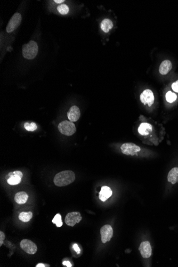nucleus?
Returning a JSON list of instances; mask_svg holds the SVG:
<instances>
[{"mask_svg": "<svg viewBox=\"0 0 178 267\" xmlns=\"http://www.w3.org/2000/svg\"><path fill=\"white\" fill-rule=\"evenodd\" d=\"M22 55L27 59H33L38 52V45L35 41H30L22 46Z\"/></svg>", "mask_w": 178, "mask_h": 267, "instance_id": "obj_2", "label": "nucleus"}, {"mask_svg": "<svg viewBox=\"0 0 178 267\" xmlns=\"http://www.w3.org/2000/svg\"><path fill=\"white\" fill-rule=\"evenodd\" d=\"M177 98L176 95L175 94V93H173L171 91H168L166 94V99L167 102L170 103H172L175 102Z\"/></svg>", "mask_w": 178, "mask_h": 267, "instance_id": "obj_20", "label": "nucleus"}, {"mask_svg": "<svg viewBox=\"0 0 178 267\" xmlns=\"http://www.w3.org/2000/svg\"><path fill=\"white\" fill-rule=\"evenodd\" d=\"M140 101L145 105H147L149 107L152 106L154 102V93L152 90L147 89L143 91L140 96Z\"/></svg>", "mask_w": 178, "mask_h": 267, "instance_id": "obj_9", "label": "nucleus"}, {"mask_svg": "<svg viewBox=\"0 0 178 267\" xmlns=\"http://www.w3.org/2000/svg\"><path fill=\"white\" fill-rule=\"evenodd\" d=\"M5 234L3 232H0V246L3 244V241L5 239Z\"/></svg>", "mask_w": 178, "mask_h": 267, "instance_id": "obj_24", "label": "nucleus"}, {"mask_svg": "<svg viewBox=\"0 0 178 267\" xmlns=\"http://www.w3.org/2000/svg\"><path fill=\"white\" fill-rule=\"evenodd\" d=\"M139 250L143 258H150L152 254V248L148 241H143L140 245Z\"/></svg>", "mask_w": 178, "mask_h": 267, "instance_id": "obj_10", "label": "nucleus"}, {"mask_svg": "<svg viewBox=\"0 0 178 267\" xmlns=\"http://www.w3.org/2000/svg\"><path fill=\"white\" fill-rule=\"evenodd\" d=\"M58 11H59L61 15H66L68 13L69 7L66 4H61L60 6H58L57 7Z\"/></svg>", "mask_w": 178, "mask_h": 267, "instance_id": "obj_23", "label": "nucleus"}, {"mask_svg": "<svg viewBox=\"0 0 178 267\" xmlns=\"http://www.w3.org/2000/svg\"><path fill=\"white\" fill-rule=\"evenodd\" d=\"M7 176L9 178L7 179V182L10 185H16L21 183V178L16 175H14L13 173L10 172L8 174Z\"/></svg>", "mask_w": 178, "mask_h": 267, "instance_id": "obj_17", "label": "nucleus"}, {"mask_svg": "<svg viewBox=\"0 0 178 267\" xmlns=\"http://www.w3.org/2000/svg\"><path fill=\"white\" fill-rule=\"evenodd\" d=\"M36 267H45V265H44V264H38L36 266Z\"/></svg>", "mask_w": 178, "mask_h": 267, "instance_id": "obj_30", "label": "nucleus"}, {"mask_svg": "<svg viewBox=\"0 0 178 267\" xmlns=\"http://www.w3.org/2000/svg\"><path fill=\"white\" fill-rule=\"evenodd\" d=\"M167 180L173 185L178 183V167H174L170 171L167 176Z\"/></svg>", "mask_w": 178, "mask_h": 267, "instance_id": "obj_14", "label": "nucleus"}, {"mask_svg": "<svg viewBox=\"0 0 178 267\" xmlns=\"http://www.w3.org/2000/svg\"><path fill=\"white\" fill-rule=\"evenodd\" d=\"M63 265H66V267H72V264L70 263V262L69 261H63Z\"/></svg>", "mask_w": 178, "mask_h": 267, "instance_id": "obj_28", "label": "nucleus"}, {"mask_svg": "<svg viewBox=\"0 0 178 267\" xmlns=\"http://www.w3.org/2000/svg\"><path fill=\"white\" fill-rule=\"evenodd\" d=\"M172 68V64L169 60H166L162 61L159 68V72L162 75H166L170 72Z\"/></svg>", "mask_w": 178, "mask_h": 267, "instance_id": "obj_12", "label": "nucleus"}, {"mask_svg": "<svg viewBox=\"0 0 178 267\" xmlns=\"http://www.w3.org/2000/svg\"><path fill=\"white\" fill-rule=\"evenodd\" d=\"M81 214L79 212H73L67 214L65 217V223L68 226L73 227L82 220Z\"/></svg>", "mask_w": 178, "mask_h": 267, "instance_id": "obj_6", "label": "nucleus"}, {"mask_svg": "<svg viewBox=\"0 0 178 267\" xmlns=\"http://www.w3.org/2000/svg\"><path fill=\"white\" fill-rule=\"evenodd\" d=\"M52 222L56 224L57 227H61L63 226V222L61 220V216L60 214H57L52 220Z\"/></svg>", "mask_w": 178, "mask_h": 267, "instance_id": "obj_21", "label": "nucleus"}, {"mask_svg": "<svg viewBox=\"0 0 178 267\" xmlns=\"http://www.w3.org/2000/svg\"><path fill=\"white\" fill-rule=\"evenodd\" d=\"M64 1H65L64 0H55L54 1V2L57 3H61L64 2Z\"/></svg>", "mask_w": 178, "mask_h": 267, "instance_id": "obj_29", "label": "nucleus"}, {"mask_svg": "<svg viewBox=\"0 0 178 267\" xmlns=\"http://www.w3.org/2000/svg\"><path fill=\"white\" fill-rule=\"evenodd\" d=\"M58 129L61 134L67 136H71L76 131L74 124L71 121H64L58 125Z\"/></svg>", "mask_w": 178, "mask_h": 267, "instance_id": "obj_3", "label": "nucleus"}, {"mask_svg": "<svg viewBox=\"0 0 178 267\" xmlns=\"http://www.w3.org/2000/svg\"><path fill=\"white\" fill-rule=\"evenodd\" d=\"M73 249H74V250L77 253V254H79L80 253V252H81V250H80V249L79 248V247H78L77 244H75L73 245Z\"/></svg>", "mask_w": 178, "mask_h": 267, "instance_id": "obj_26", "label": "nucleus"}, {"mask_svg": "<svg viewBox=\"0 0 178 267\" xmlns=\"http://www.w3.org/2000/svg\"><path fill=\"white\" fill-rule=\"evenodd\" d=\"M75 180V175L73 171H63L58 173L54 178V184L58 187H64L72 184Z\"/></svg>", "mask_w": 178, "mask_h": 267, "instance_id": "obj_1", "label": "nucleus"}, {"mask_svg": "<svg viewBox=\"0 0 178 267\" xmlns=\"http://www.w3.org/2000/svg\"><path fill=\"white\" fill-rule=\"evenodd\" d=\"M12 173H13V174H14V175H17V176H20L21 178H22L23 175H22V173L21 172V171H15V172H13Z\"/></svg>", "mask_w": 178, "mask_h": 267, "instance_id": "obj_27", "label": "nucleus"}, {"mask_svg": "<svg viewBox=\"0 0 178 267\" xmlns=\"http://www.w3.org/2000/svg\"><path fill=\"white\" fill-rule=\"evenodd\" d=\"M121 149L123 154L131 156L135 155L141 150L140 147L134 143H125L121 146Z\"/></svg>", "mask_w": 178, "mask_h": 267, "instance_id": "obj_4", "label": "nucleus"}, {"mask_svg": "<svg viewBox=\"0 0 178 267\" xmlns=\"http://www.w3.org/2000/svg\"><path fill=\"white\" fill-rule=\"evenodd\" d=\"M172 88L173 91L178 92V80L172 84Z\"/></svg>", "mask_w": 178, "mask_h": 267, "instance_id": "obj_25", "label": "nucleus"}, {"mask_svg": "<svg viewBox=\"0 0 178 267\" xmlns=\"http://www.w3.org/2000/svg\"><path fill=\"white\" fill-rule=\"evenodd\" d=\"M100 27L105 33H108L113 28V24L109 19H105L101 23Z\"/></svg>", "mask_w": 178, "mask_h": 267, "instance_id": "obj_18", "label": "nucleus"}, {"mask_svg": "<svg viewBox=\"0 0 178 267\" xmlns=\"http://www.w3.org/2000/svg\"><path fill=\"white\" fill-rule=\"evenodd\" d=\"M81 112L79 108L76 106H73L69 109L67 113V116L71 122H76L80 119Z\"/></svg>", "mask_w": 178, "mask_h": 267, "instance_id": "obj_11", "label": "nucleus"}, {"mask_svg": "<svg viewBox=\"0 0 178 267\" xmlns=\"http://www.w3.org/2000/svg\"><path fill=\"white\" fill-rule=\"evenodd\" d=\"M21 15L19 13H16L13 15L7 26V32L11 33L14 31L21 24Z\"/></svg>", "mask_w": 178, "mask_h": 267, "instance_id": "obj_7", "label": "nucleus"}, {"mask_svg": "<svg viewBox=\"0 0 178 267\" xmlns=\"http://www.w3.org/2000/svg\"><path fill=\"white\" fill-rule=\"evenodd\" d=\"M100 234L102 243L105 244L107 241H110L113 237V229L111 226L106 224L100 229Z\"/></svg>", "mask_w": 178, "mask_h": 267, "instance_id": "obj_8", "label": "nucleus"}, {"mask_svg": "<svg viewBox=\"0 0 178 267\" xmlns=\"http://www.w3.org/2000/svg\"><path fill=\"white\" fill-rule=\"evenodd\" d=\"M152 126L151 124L147 123H143L140 125L138 131L139 134L142 135H147L152 131Z\"/></svg>", "mask_w": 178, "mask_h": 267, "instance_id": "obj_16", "label": "nucleus"}, {"mask_svg": "<svg viewBox=\"0 0 178 267\" xmlns=\"http://www.w3.org/2000/svg\"><path fill=\"white\" fill-rule=\"evenodd\" d=\"M112 195L111 189L107 186H103L99 193V198L102 202L106 201Z\"/></svg>", "mask_w": 178, "mask_h": 267, "instance_id": "obj_13", "label": "nucleus"}, {"mask_svg": "<svg viewBox=\"0 0 178 267\" xmlns=\"http://www.w3.org/2000/svg\"><path fill=\"white\" fill-rule=\"evenodd\" d=\"M20 246L22 250L29 254H34L37 252V246L29 239H22L20 243Z\"/></svg>", "mask_w": 178, "mask_h": 267, "instance_id": "obj_5", "label": "nucleus"}, {"mask_svg": "<svg viewBox=\"0 0 178 267\" xmlns=\"http://www.w3.org/2000/svg\"><path fill=\"white\" fill-rule=\"evenodd\" d=\"M24 127L25 129L28 131H34L37 129V125L34 122H32L30 124L28 122L25 123Z\"/></svg>", "mask_w": 178, "mask_h": 267, "instance_id": "obj_22", "label": "nucleus"}, {"mask_svg": "<svg viewBox=\"0 0 178 267\" xmlns=\"http://www.w3.org/2000/svg\"><path fill=\"white\" fill-rule=\"evenodd\" d=\"M33 217V213L32 212H22L19 215V219L24 222H27L30 220Z\"/></svg>", "mask_w": 178, "mask_h": 267, "instance_id": "obj_19", "label": "nucleus"}, {"mask_svg": "<svg viewBox=\"0 0 178 267\" xmlns=\"http://www.w3.org/2000/svg\"><path fill=\"white\" fill-rule=\"evenodd\" d=\"M28 199V195L25 191H21L16 194L15 200L17 204H24L26 203Z\"/></svg>", "mask_w": 178, "mask_h": 267, "instance_id": "obj_15", "label": "nucleus"}]
</instances>
